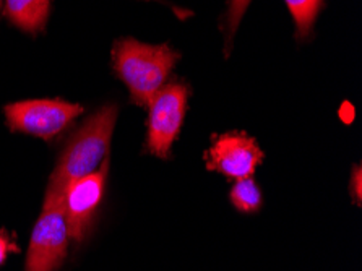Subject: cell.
Listing matches in <instances>:
<instances>
[{"label":"cell","instance_id":"9a60e30c","mask_svg":"<svg viewBox=\"0 0 362 271\" xmlns=\"http://www.w3.org/2000/svg\"><path fill=\"white\" fill-rule=\"evenodd\" d=\"M153 2H161V0H153Z\"/></svg>","mask_w":362,"mask_h":271},{"label":"cell","instance_id":"3957f363","mask_svg":"<svg viewBox=\"0 0 362 271\" xmlns=\"http://www.w3.org/2000/svg\"><path fill=\"white\" fill-rule=\"evenodd\" d=\"M189 88L182 81L166 83L148 104L145 148L161 159L171 154L173 143L182 129L187 114Z\"/></svg>","mask_w":362,"mask_h":271},{"label":"cell","instance_id":"5b68a950","mask_svg":"<svg viewBox=\"0 0 362 271\" xmlns=\"http://www.w3.org/2000/svg\"><path fill=\"white\" fill-rule=\"evenodd\" d=\"M62 202L44 200L31 234L25 271H57L62 267L70 239Z\"/></svg>","mask_w":362,"mask_h":271},{"label":"cell","instance_id":"4fadbf2b","mask_svg":"<svg viewBox=\"0 0 362 271\" xmlns=\"http://www.w3.org/2000/svg\"><path fill=\"white\" fill-rule=\"evenodd\" d=\"M354 180V185L351 184V193L354 192V198H356V203H361V168L359 166H356L354 168V175L351 182Z\"/></svg>","mask_w":362,"mask_h":271},{"label":"cell","instance_id":"30bf717a","mask_svg":"<svg viewBox=\"0 0 362 271\" xmlns=\"http://www.w3.org/2000/svg\"><path fill=\"white\" fill-rule=\"evenodd\" d=\"M252 0H228V8L221 18V33L224 36V55L229 57L233 49V41L238 28L249 8Z\"/></svg>","mask_w":362,"mask_h":271},{"label":"cell","instance_id":"ba28073f","mask_svg":"<svg viewBox=\"0 0 362 271\" xmlns=\"http://www.w3.org/2000/svg\"><path fill=\"white\" fill-rule=\"evenodd\" d=\"M51 7V0H4V15L10 25L36 36L46 30Z\"/></svg>","mask_w":362,"mask_h":271},{"label":"cell","instance_id":"6da1fadb","mask_svg":"<svg viewBox=\"0 0 362 271\" xmlns=\"http://www.w3.org/2000/svg\"><path fill=\"white\" fill-rule=\"evenodd\" d=\"M119 108L107 104L88 117L67 142L57 168L49 180L44 200L60 202L70 182L95 173L101 168L111 146Z\"/></svg>","mask_w":362,"mask_h":271},{"label":"cell","instance_id":"52a82bcc","mask_svg":"<svg viewBox=\"0 0 362 271\" xmlns=\"http://www.w3.org/2000/svg\"><path fill=\"white\" fill-rule=\"evenodd\" d=\"M262 161V148L254 138L240 132L216 137L206 151V168L235 180L254 175Z\"/></svg>","mask_w":362,"mask_h":271},{"label":"cell","instance_id":"8992f818","mask_svg":"<svg viewBox=\"0 0 362 271\" xmlns=\"http://www.w3.org/2000/svg\"><path fill=\"white\" fill-rule=\"evenodd\" d=\"M107 159L95 173L70 182L64 193V212L67 218L70 237L80 244L86 231L90 229L91 219L103 200L104 185L107 175Z\"/></svg>","mask_w":362,"mask_h":271},{"label":"cell","instance_id":"277c9868","mask_svg":"<svg viewBox=\"0 0 362 271\" xmlns=\"http://www.w3.org/2000/svg\"><path fill=\"white\" fill-rule=\"evenodd\" d=\"M81 113L83 108L80 104L64 99H28L4 108L10 130L41 140H52L62 134Z\"/></svg>","mask_w":362,"mask_h":271},{"label":"cell","instance_id":"7a4b0ae2","mask_svg":"<svg viewBox=\"0 0 362 271\" xmlns=\"http://www.w3.org/2000/svg\"><path fill=\"white\" fill-rule=\"evenodd\" d=\"M179 59L180 54L171 44H146L135 38L117 40L112 47V69L136 106L150 104Z\"/></svg>","mask_w":362,"mask_h":271},{"label":"cell","instance_id":"5bb4252c","mask_svg":"<svg viewBox=\"0 0 362 271\" xmlns=\"http://www.w3.org/2000/svg\"><path fill=\"white\" fill-rule=\"evenodd\" d=\"M2 7H4V0H0V10H2Z\"/></svg>","mask_w":362,"mask_h":271},{"label":"cell","instance_id":"8fae6325","mask_svg":"<svg viewBox=\"0 0 362 271\" xmlns=\"http://www.w3.org/2000/svg\"><path fill=\"white\" fill-rule=\"evenodd\" d=\"M262 192L259 185L252 180V177L238 180V184L231 190V203L239 212L243 213H255L262 207Z\"/></svg>","mask_w":362,"mask_h":271},{"label":"cell","instance_id":"7c38bea8","mask_svg":"<svg viewBox=\"0 0 362 271\" xmlns=\"http://www.w3.org/2000/svg\"><path fill=\"white\" fill-rule=\"evenodd\" d=\"M13 250L15 252L18 250V247L12 244V242H10L4 234H0V265L5 262V258H7L8 252H13Z\"/></svg>","mask_w":362,"mask_h":271},{"label":"cell","instance_id":"9c48e42d","mask_svg":"<svg viewBox=\"0 0 362 271\" xmlns=\"http://www.w3.org/2000/svg\"><path fill=\"white\" fill-rule=\"evenodd\" d=\"M296 26V40H307L314 31L315 21L325 7V0H284Z\"/></svg>","mask_w":362,"mask_h":271}]
</instances>
